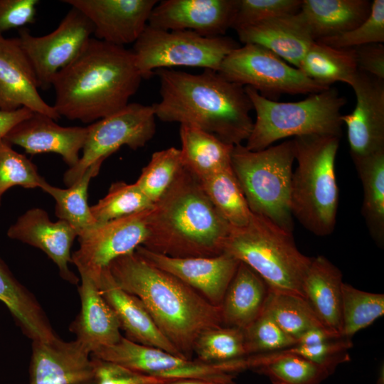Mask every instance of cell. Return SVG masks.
Returning a JSON list of instances; mask_svg holds the SVG:
<instances>
[{
    "label": "cell",
    "mask_w": 384,
    "mask_h": 384,
    "mask_svg": "<svg viewBox=\"0 0 384 384\" xmlns=\"http://www.w3.org/2000/svg\"><path fill=\"white\" fill-rule=\"evenodd\" d=\"M154 74L161 100L152 106L159 120L196 127L233 146L247 139L253 107L244 86L208 69L191 74L161 68Z\"/></svg>",
    "instance_id": "obj_1"
},
{
    "label": "cell",
    "mask_w": 384,
    "mask_h": 384,
    "mask_svg": "<svg viewBox=\"0 0 384 384\" xmlns=\"http://www.w3.org/2000/svg\"><path fill=\"white\" fill-rule=\"evenodd\" d=\"M142 80L132 50L91 38L55 75L53 106L60 117L94 122L126 107Z\"/></svg>",
    "instance_id": "obj_2"
},
{
    "label": "cell",
    "mask_w": 384,
    "mask_h": 384,
    "mask_svg": "<svg viewBox=\"0 0 384 384\" xmlns=\"http://www.w3.org/2000/svg\"><path fill=\"white\" fill-rule=\"evenodd\" d=\"M114 282L137 297L155 324L185 358L204 331L223 326L220 306L210 304L172 274L151 265L134 250L107 267Z\"/></svg>",
    "instance_id": "obj_3"
},
{
    "label": "cell",
    "mask_w": 384,
    "mask_h": 384,
    "mask_svg": "<svg viewBox=\"0 0 384 384\" xmlns=\"http://www.w3.org/2000/svg\"><path fill=\"white\" fill-rule=\"evenodd\" d=\"M146 249L174 257L223 253L230 225L220 215L198 178L183 167L147 216Z\"/></svg>",
    "instance_id": "obj_4"
},
{
    "label": "cell",
    "mask_w": 384,
    "mask_h": 384,
    "mask_svg": "<svg viewBox=\"0 0 384 384\" xmlns=\"http://www.w3.org/2000/svg\"><path fill=\"white\" fill-rule=\"evenodd\" d=\"M340 137L309 134L295 137L291 210L292 215L309 231L326 236L335 228L338 188L335 161Z\"/></svg>",
    "instance_id": "obj_5"
},
{
    "label": "cell",
    "mask_w": 384,
    "mask_h": 384,
    "mask_svg": "<svg viewBox=\"0 0 384 384\" xmlns=\"http://www.w3.org/2000/svg\"><path fill=\"white\" fill-rule=\"evenodd\" d=\"M223 252L252 269L270 290L305 298L302 282L311 257L299 250L292 233L269 218L252 213L246 225L231 226Z\"/></svg>",
    "instance_id": "obj_6"
},
{
    "label": "cell",
    "mask_w": 384,
    "mask_h": 384,
    "mask_svg": "<svg viewBox=\"0 0 384 384\" xmlns=\"http://www.w3.org/2000/svg\"><path fill=\"white\" fill-rule=\"evenodd\" d=\"M245 88L256 113L245 145L248 150H262L289 137L319 134L341 137V110L346 100L335 87L310 94L295 102L269 100L252 87Z\"/></svg>",
    "instance_id": "obj_7"
},
{
    "label": "cell",
    "mask_w": 384,
    "mask_h": 384,
    "mask_svg": "<svg viewBox=\"0 0 384 384\" xmlns=\"http://www.w3.org/2000/svg\"><path fill=\"white\" fill-rule=\"evenodd\" d=\"M294 146L292 139L260 151L234 146L231 167L252 213L265 216L292 233L291 185Z\"/></svg>",
    "instance_id": "obj_8"
},
{
    "label": "cell",
    "mask_w": 384,
    "mask_h": 384,
    "mask_svg": "<svg viewBox=\"0 0 384 384\" xmlns=\"http://www.w3.org/2000/svg\"><path fill=\"white\" fill-rule=\"evenodd\" d=\"M240 44L225 36L205 37L191 31H166L147 25L132 52L142 79L158 69L196 67L218 71L224 58Z\"/></svg>",
    "instance_id": "obj_9"
},
{
    "label": "cell",
    "mask_w": 384,
    "mask_h": 384,
    "mask_svg": "<svg viewBox=\"0 0 384 384\" xmlns=\"http://www.w3.org/2000/svg\"><path fill=\"white\" fill-rule=\"evenodd\" d=\"M218 72L226 80L252 87L272 100L282 94L310 95L330 87L316 83L271 50L253 43L233 50Z\"/></svg>",
    "instance_id": "obj_10"
},
{
    "label": "cell",
    "mask_w": 384,
    "mask_h": 384,
    "mask_svg": "<svg viewBox=\"0 0 384 384\" xmlns=\"http://www.w3.org/2000/svg\"><path fill=\"white\" fill-rule=\"evenodd\" d=\"M91 356L166 381L183 378L235 379L243 371L241 359L206 363L141 345L123 336L114 345L100 349Z\"/></svg>",
    "instance_id": "obj_11"
},
{
    "label": "cell",
    "mask_w": 384,
    "mask_h": 384,
    "mask_svg": "<svg viewBox=\"0 0 384 384\" xmlns=\"http://www.w3.org/2000/svg\"><path fill=\"white\" fill-rule=\"evenodd\" d=\"M155 119L152 105L132 102L90 124L82 156L64 174L65 185L70 186L91 165L104 161L122 146L134 150L144 146L155 134Z\"/></svg>",
    "instance_id": "obj_12"
},
{
    "label": "cell",
    "mask_w": 384,
    "mask_h": 384,
    "mask_svg": "<svg viewBox=\"0 0 384 384\" xmlns=\"http://www.w3.org/2000/svg\"><path fill=\"white\" fill-rule=\"evenodd\" d=\"M93 32L90 21L74 7L47 35L36 36L26 28L19 29L18 41L33 69L39 88L52 87L55 75L78 56Z\"/></svg>",
    "instance_id": "obj_13"
},
{
    "label": "cell",
    "mask_w": 384,
    "mask_h": 384,
    "mask_svg": "<svg viewBox=\"0 0 384 384\" xmlns=\"http://www.w3.org/2000/svg\"><path fill=\"white\" fill-rule=\"evenodd\" d=\"M149 209L97 224L78 235L80 246L72 255V263L80 275L90 277L97 284L102 271L111 262L142 245L148 235Z\"/></svg>",
    "instance_id": "obj_14"
},
{
    "label": "cell",
    "mask_w": 384,
    "mask_h": 384,
    "mask_svg": "<svg viewBox=\"0 0 384 384\" xmlns=\"http://www.w3.org/2000/svg\"><path fill=\"white\" fill-rule=\"evenodd\" d=\"M135 250L149 263L172 274L216 306H220L240 264L225 252L214 257H174L142 245Z\"/></svg>",
    "instance_id": "obj_15"
},
{
    "label": "cell",
    "mask_w": 384,
    "mask_h": 384,
    "mask_svg": "<svg viewBox=\"0 0 384 384\" xmlns=\"http://www.w3.org/2000/svg\"><path fill=\"white\" fill-rule=\"evenodd\" d=\"M349 85L356 104L341 119L346 126L351 156H366L384 149V80L358 70Z\"/></svg>",
    "instance_id": "obj_16"
},
{
    "label": "cell",
    "mask_w": 384,
    "mask_h": 384,
    "mask_svg": "<svg viewBox=\"0 0 384 384\" xmlns=\"http://www.w3.org/2000/svg\"><path fill=\"white\" fill-rule=\"evenodd\" d=\"M238 0H164L152 9L149 26L191 31L205 37L225 36L232 28Z\"/></svg>",
    "instance_id": "obj_17"
},
{
    "label": "cell",
    "mask_w": 384,
    "mask_h": 384,
    "mask_svg": "<svg viewBox=\"0 0 384 384\" xmlns=\"http://www.w3.org/2000/svg\"><path fill=\"white\" fill-rule=\"evenodd\" d=\"M92 23L95 38L124 46L135 43L157 0H65Z\"/></svg>",
    "instance_id": "obj_18"
},
{
    "label": "cell",
    "mask_w": 384,
    "mask_h": 384,
    "mask_svg": "<svg viewBox=\"0 0 384 384\" xmlns=\"http://www.w3.org/2000/svg\"><path fill=\"white\" fill-rule=\"evenodd\" d=\"M95 382L90 353L76 339L32 341L29 384H86Z\"/></svg>",
    "instance_id": "obj_19"
},
{
    "label": "cell",
    "mask_w": 384,
    "mask_h": 384,
    "mask_svg": "<svg viewBox=\"0 0 384 384\" xmlns=\"http://www.w3.org/2000/svg\"><path fill=\"white\" fill-rule=\"evenodd\" d=\"M33 69L17 38L0 36V110L26 107L57 120L53 106L41 97Z\"/></svg>",
    "instance_id": "obj_20"
},
{
    "label": "cell",
    "mask_w": 384,
    "mask_h": 384,
    "mask_svg": "<svg viewBox=\"0 0 384 384\" xmlns=\"http://www.w3.org/2000/svg\"><path fill=\"white\" fill-rule=\"evenodd\" d=\"M7 235L42 250L56 265L64 280L73 284L78 283L79 279L68 266L72 262L70 249L78 233L68 222H53L44 210L33 208L9 227Z\"/></svg>",
    "instance_id": "obj_21"
},
{
    "label": "cell",
    "mask_w": 384,
    "mask_h": 384,
    "mask_svg": "<svg viewBox=\"0 0 384 384\" xmlns=\"http://www.w3.org/2000/svg\"><path fill=\"white\" fill-rule=\"evenodd\" d=\"M87 131V127L60 126L48 116L34 112L14 127L4 139L29 154H58L71 168L80 160Z\"/></svg>",
    "instance_id": "obj_22"
},
{
    "label": "cell",
    "mask_w": 384,
    "mask_h": 384,
    "mask_svg": "<svg viewBox=\"0 0 384 384\" xmlns=\"http://www.w3.org/2000/svg\"><path fill=\"white\" fill-rule=\"evenodd\" d=\"M97 285L114 311L121 329L125 333L124 337L139 344L183 357L161 332L141 300L114 282L108 267L102 271Z\"/></svg>",
    "instance_id": "obj_23"
},
{
    "label": "cell",
    "mask_w": 384,
    "mask_h": 384,
    "mask_svg": "<svg viewBox=\"0 0 384 384\" xmlns=\"http://www.w3.org/2000/svg\"><path fill=\"white\" fill-rule=\"evenodd\" d=\"M244 44L261 46L298 68L314 41L300 11L235 30Z\"/></svg>",
    "instance_id": "obj_24"
},
{
    "label": "cell",
    "mask_w": 384,
    "mask_h": 384,
    "mask_svg": "<svg viewBox=\"0 0 384 384\" xmlns=\"http://www.w3.org/2000/svg\"><path fill=\"white\" fill-rule=\"evenodd\" d=\"M80 279V310L70 324V331L92 354L114 345L122 335L114 311L102 297L96 283L83 274Z\"/></svg>",
    "instance_id": "obj_25"
},
{
    "label": "cell",
    "mask_w": 384,
    "mask_h": 384,
    "mask_svg": "<svg viewBox=\"0 0 384 384\" xmlns=\"http://www.w3.org/2000/svg\"><path fill=\"white\" fill-rule=\"evenodd\" d=\"M269 292L260 275L240 262L220 305L223 326L245 329L262 313Z\"/></svg>",
    "instance_id": "obj_26"
},
{
    "label": "cell",
    "mask_w": 384,
    "mask_h": 384,
    "mask_svg": "<svg viewBox=\"0 0 384 384\" xmlns=\"http://www.w3.org/2000/svg\"><path fill=\"white\" fill-rule=\"evenodd\" d=\"M341 271L323 255L311 258L302 291L321 323L341 335Z\"/></svg>",
    "instance_id": "obj_27"
},
{
    "label": "cell",
    "mask_w": 384,
    "mask_h": 384,
    "mask_svg": "<svg viewBox=\"0 0 384 384\" xmlns=\"http://www.w3.org/2000/svg\"><path fill=\"white\" fill-rule=\"evenodd\" d=\"M0 302L31 341H51L58 337L36 297L15 277L1 258Z\"/></svg>",
    "instance_id": "obj_28"
},
{
    "label": "cell",
    "mask_w": 384,
    "mask_h": 384,
    "mask_svg": "<svg viewBox=\"0 0 384 384\" xmlns=\"http://www.w3.org/2000/svg\"><path fill=\"white\" fill-rule=\"evenodd\" d=\"M370 8L368 0H302L300 12L317 41L357 27L368 16Z\"/></svg>",
    "instance_id": "obj_29"
},
{
    "label": "cell",
    "mask_w": 384,
    "mask_h": 384,
    "mask_svg": "<svg viewBox=\"0 0 384 384\" xmlns=\"http://www.w3.org/2000/svg\"><path fill=\"white\" fill-rule=\"evenodd\" d=\"M183 166L198 180L231 166L233 145L196 127L180 124Z\"/></svg>",
    "instance_id": "obj_30"
},
{
    "label": "cell",
    "mask_w": 384,
    "mask_h": 384,
    "mask_svg": "<svg viewBox=\"0 0 384 384\" xmlns=\"http://www.w3.org/2000/svg\"><path fill=\"white\" fill-rule=\"evenodd\" d=\"M361 181L363 201L361 213L369 233L384 245V149L362 156H351Z\"/></svg>",
    "instance_id": "obj_31"
},
{
    "label": "cell",
    "mask_w": 384,
    "mask_h": 384,
    "mask_svg": "<svg viewBox=\"0 0 384 384\" xmlns=\"http://www.w3.org/2000/svg\"><path fill=\"white\" fill-rule=\"evenodd\" d=\"M252 370L266 376L272 384H320L333 372L284 350L250 355Z\"/></svg>",
    "instance_id": "obj_32"
},
{
    "label": "cell",
    "mask_w": 384,
    "mask_h": 384,
    "mask_svg": "<svg viewBox=\"0 0 384 384\" xmlns=\"http://www.w3.org/2000/svg\"><path fill=\"white\" fill-rule=\"evenodd\" d=\"M309 79L326 87L336 82L350 85L358 72L354 48H337L314 41L298 68Z\"/></svg>",
    "instance_id": "obj_33"
},
{
    "label": "cell",
    "mask_w": 384,
    "mask_h": 384,
    "mask_svg": "<svg viewBox=\"0 0 384 384\" xmlns=\"http://www.w3.org/2000/svg\"><path fill=\"white\" fill-rule=\"evenodd\" d=\"M103 161L91 165L82 176L67 188L49 184L46 181L41 188L55 201V215L58 220L68 222L78 235L97 225L87 203L88 187L92 178L98 174Z\"/></svg>",
    "instance_id": "obj_34"
},
{
    "label": "cell",
    "mask_w": 384,
    "mask_h": 384,
    "mask_svg": "<svg viewBox=\"0 0 384 384\" xmlns=\"http://www.w3.org/2000/svg\"><path fill=\"white\" fill-rule=\"evenodd\" d=\"M198 181L211 203L230 226L239 228L249 223L252 212L231 166Z\"/></svg>",
    "instance_id": "obj_35"
},
{
    "label": "cell",
    "mask_w": 384,
    "mask_h": 384,
    "mask_svg": "<svg viewBox=\"0 0 384 384\" xmlns=\"http://www.w3.org/2000/svg\"><path fill=\"white\" fill-rule=\"evenodd\" d=\"M277 324L297 340L306 331L325 326L304 297L270 290L264 309Z\"/></svg>",
    "instance_id": "obj_36"
},
{
    "label": "cell",
    "mask_w": 384,
    "mask_h": 384,
    "mask_svg": "<svg viewBox=\"0 0 384 384\" xmlns=\"http://www.w3.org/2000/svg\"><path fill=\"white\" fill-rule=\"evenodd\" d=\"M384 314V295L358 289L343 282L341 336L348 339Z\"/></svg>",
    "instance_id": "obj_37"
},
{
    "label": "cell",
    "mask_w": 384,
    "mask_h": 384,
    "mask_svg": "<svg viewBox=\"0 0 384 384\" xmlns=\"http://www.w3.org/2000/svg\"><path fill=\"white\" fill-rule=\"evenodd\" d=\"M193 354L206 363H221L247 356L243 329L220 326L203 331L197 338Z\"/></svg>",
    "instance_id": "obj_38"
},
{
    "label": "cell",
    "mask_w": 384,
    "mask_h": 384,
    "mask_svg": "<svg viewBox=\"0 0 384 384\" xmlns=\"http://www.w3.org/2000/svg\"><path fill=\"white\" fill-rule=\"evenodd\" d=\"M153 204L135 183L117 181L90 210L97 223L102 224L149 209Z\"/></svg>",
    "instance_id": "obj_39"
},
{
    "label": "cell",
    "mask_w": 384,
    "mask_h": 384,
    "mask_svg": "<svg viewBox=\"0 0 384 384\" xmlns=\"http://www.w3.org/2000/svg\"><path fill=\"white\" fill-rule=\"evenodd\" d=\"M183 167L180 149L170 147L155 151L135 183L154 203L169 188Z\"/></svg>",
    "instance_id": "obj_40"
},
{
    "label": "cell",
    "mask_w": 384,
    "mask_h": 384,
    "mask_svg": "<svg viewBox=\"0 0 384 384\" xmlns=\"http://www.w3.org/2000/svg\"><path fill=\"white\" fill-rule=\"evenodd\" d=\"M4 139L0 141V205L4 193L16 186L41 188L46 181L25 155L16 151Z\"/></svg>",
    "instance_id": "obj_41"
},
{
    "label": "cell",
    "mask_w": 384,
    "mask_h": 384,
    "mask_svg": "<svg viewBox=\"0 0 384 384\" xmlns=\"http://www.w3.org/2000/svg\"><path fill=\"white\" fill-rule=\"evenodd\" d=\"M243 331L247 356L272 353L297 343V340L285 333L265 309Z\"/></svg>",
    "instance_id": "obj_42"
},
{
    "label": "cell",
    "mask_w": 384,
    "mask_h": 384,
    "mask_svg": "<svg viewBox=\"0 0 384 384\" xmlns=\"http://www.w3.org/2000/svg\"><path fill=\"white\" fill-rule=\"evenodd\" d=\"M317 41L337 48H353L367 44L383 43L384 42V1L374 0L371 3L368 16L353 29Z\"/></svg>",
    "instance_id": "obj_43"
},
{
    "label": "cell",
    "mask_w": 384,
    "mask_h": 384,
    "mask_svg": "<svg viewBox=\"0 0 384 384\" xmlns=\"http://www.w3.org/2000/svg\"><path fill=\"white\" fill-rule=\"evenodd\" d=\"M302 0H238L232 28L238 29L300 11Z\"/></svg>",
    "instance_id": "obj_44"
},
{
    "label": "cell",
    "mask_w": 384,
    "mask_h": 384,
    "mask_svg": "<svg viewBox=\"0 0 384 384\" xmlns=\"http://www.w3.org/2000/svg\"><path fill=\"white\" fill-rule=\"evenodd\" d=\"M352 346L351 339L339 337L314 345L297 343L284 351L324 366L334 373L340 364L350 361L348 351Z\"/></svg>",
    "instance_id": "obj_45"
},
{
    "label": "cell",
    "mask_w": 384,
    "mask_h": 384,
    "mask_svg": "<svg viewBox=\"0 0 384 384\" xmlns=\"http://www.w3.org/2000/svg\"><path fill=\"white\" fill-rule=\"evenodd\" d=\"M96 384H165L166 380L92 357Z\"/></svg>",
    "instance_id": "obj_46"
},
{
    "label": "cell",
    "mask_w": 384,
    "mask_h": 384,
    "mask_svg": "<svg viewBox=\"0 0 384 384\" xmlns=\"http://www.w3.org/2000/svg\"><path fill=\"white\" fill-rule=\"evenodd\" d=\"M38 0H0V36L35 21Z\"/></svg>",
    "instance_id": "obj_47"
},
{
    "label": "cell",
    "mask_w": 384,
    "mask_h": 384,
    "mask_svg": "<svg viewBox=\"0 0 384 384\" xmlns=\"http://www.w3.org/2000/svg\"><path fill=\"white\" fill-rule=\"evenodd\" d=\"M358 70L384 80V46L371 43L353 48Z\"/></svg>",
    "instance_id": "obj_48"
},
{
    "label": "cell",
    "mask_w": 384,
    "mask_h": 384,
    "mask_svg": "<svg viewBox=\"0 0 384 384\" xmlns=\"http://www.w3.org/2000/svg\"><path fill=\"white\" fill-rule=\"evenodd\" d=\"M33 113L26 107H21L13 111L0 110V141L4 139L14 127L30 117Z\"/></svg>",
    "instance_id": "obj_49"
},
{
    "label": "cell",
    "mask_w": 384,
    "mask_h": 384,
    "mask_svg": "<svg viewBox=\"0 0 384 384\" xmlns=\"http://www.w3.org/2000/svg\"><path fill=\"white\" fill-rule=\"evenodd\" d=\"M339 337H342L339 333L326 326H319L311 329L304 332L297 339V343L314 345Z\"/></svg>",
    "instance_id": "obj_50"
},
{
    "label": "cell",
    "mask_w": 384,
    "mask_h": 384,
    "mask_svg": "<svg viewBox=\"0 0 384 384\" xmlns=\"http://www.w3.org/2000/svg\"><path fill=\"white\" fill-rule=\"evenodd\" d=\"M165 384H235L234 378L226 380H208L201 378H183L171 380Z\"/></svg>",
    "instance_id": "obj_51"
},
{
    "label": "cell",
    "mask_w": 384,
    "mask_h": 384,
    "mask_svg": "<svg viewBox=\"0 0 384 384\" xmlns=\"http://www.w3.org/2000/svg\"><path fill=\"white\" fill-rule=\"evenodd\" d=\"M377 384H384V373H383V367L382 366V368L379 370V375L377 380Z\"/></svg>",
    "instance_id": "obj_52"
},
{
    "label": "cell",
    "mask_w": 384,
    "mask_h": 384,
    "mask_svg": "<svg viewBox=\"0 0 384 384\" xmlns=\"http://www.w3.org/2000/svg\"><path fill=\"white\" fill-rule=\"evenodd\" d=\"M86 384H96V383H95V382L89 383H86Z\"/></svg>",
    "instance_id": "obj_53"
}]
</instances>
